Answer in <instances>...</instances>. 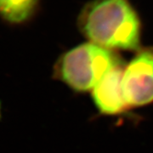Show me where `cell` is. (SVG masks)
<instances>
[{"label":"cell","mask_w":153,"mask_h":153,"mask_svg":"<svg viewBox=\"0 0 153 153\" xmlns=\"http://www.w3.org/2000/svg\"><path fill=\"white\" fill-rule=\"evenodd\" d=\"M78 27L93 44L108 49H138L141 24L127 0H93L78 16Z\"/></svg>","instance_id":"6da1fadb"},{"label":"cell","mask_w":153,"mask_h":153,"mask_svg":"<svg viewBox=\"0 0 153 153\" xmlns=\"http://www.w3.org/2000/svg\"><path fill=\"white\" fill-rule=\"evenodd\" d=\"M123 71L122 64L115 66L93 88L94 103L101 113L118 114L127 108L122 89Z\"/></svg>","instance_id":"277c9868"},{"label":"cell","mask_w":153,"mask_h":153,"mask_svg":"<svg viewBox=\"0 0 153 153\" xmlns=\"http://www.w3.org/2000/svg\"><path fill=\"white\" fill-rule=\"evenodd\" d=\"M122 89L128 105L141 106L153 102V51L140 52L128 64Z\"/></svg>","instance_id":"3957f363"},{"label":"cell","mask_w":153,"mask_h":153,"mask_svg":"<svg viewBox=\"0 0 153 153\" xmlns=\"http://www.w3.org/2000/svg\"><path fill=\"white\" fill-rule=\"evenodd\" d=\"M119 64L120 60L110 49L90 42L66 52L58 62L57 73L73 90L85 92L94 88Z\"/></svg>","instance_id":"7a4b0ae2"},{"label":"cell","mask_w":153,"mask_h":153,"mask_svg":"<svg viewBox=\"0 0 153 153\" xmlns=\"http://www.w3.org/2000/svg\"><path fill=\"white\" fill-rule=\"evenodd\" d=\"M40 0H0V19L6 24L19 26L33 20Z\"/></svg>","instance_id":"5b68a950"}]
</instances>
